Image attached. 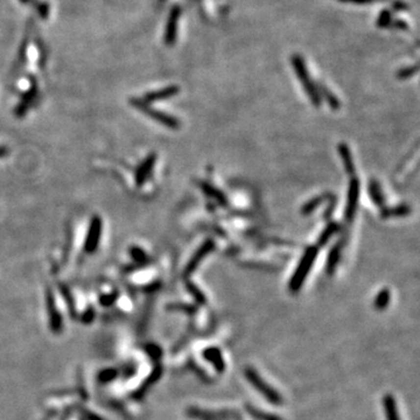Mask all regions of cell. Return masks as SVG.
<instances>
[{
	"instance_id": "obj_1",
	"label": "cell",
	"mask_w": 420,
	"mask_h": 420,
	"mask_svg": "<svg viewBox=\"0 0 420 420\" xmlns=\"http://www.w3.org/2000/svg\"><path fill=\"white\" fill-rule=\"evenodd\" d=\"M319 253V247L317 245H312L308 247L303 252L301 259H300L298 266H296V271L291 278L290 283H288V290L292 293H298L301 290L302 285L305 284L306 278L311 272V270L314 265L315 259H317Z\"/></svg>"
},
{
	"instance_id": "obj_2",
	"label": "cell",
	"mask_w": 420,
	"mask_h": 420,
	"mask_svg": "<svg viewBox=\"0 0 420 420\" xmlns=\"http://www.w3.org/2000/svg\"><path fill=\"white\" fill-rule=\"evenodd\" d=\"M244 375L245 378L247 379V382H249L270 404L275 406H279L283 404V397H281V395L275 390L273 386L268 384V382L259 375L258 371H257L254 368H245Z\"/></svg>"
},
{
	"instance_id": "obj_3",
	"label": "cell",
	"mask_w": 420,
	"mask_h": 420,
	"mask_svg": "<svg viewBox=\"0 0 420 420\" xmlns=\"http://www.w3.org/2000/svg\"><path fill=\"white\" fill-rule=\"evenodd\" d=\"M292 64H293L294 72H296V76H298V78L300 79V81H301L302 87H303V89H305L307 96L311 98L313 105H314L315 108H320L321 106V97L318 93L317 84H314V82H313L311 77H309L303 60L299 56V55H294V56L292 57Z\"/></svg>"
},
{
	"instance_id": "obj_4",
	"label": "cell",
	"mask_w": 420,
	"mask_h": 420,
	"mask_svg": "<svg viewBox=\"0 0 420 420\" xmlns=\"http://www.w3.org/2000/svg\"><path fill=\"white\" fill-rule=\"evenodd\" d=\"M131 104H132L134 108L140 110V111L145 113L146 116H148V117L154 119L155 122L160 123V124L164 125V126L174 128V130H176V128L180 127L179 119H176L175 117H173V116L171 115H167V113L159 111V110L151 108V106L148 105V103L144 102V100L132 99L131 100Z\"/></svg>"
},
{
	"instance_id": "obj_5",
	"label": "cell",
	"mask_w": 420,
	"mask_h": 420,
	"mask_svg": "<svg viewBox=\"0 0 420 420\" xmlns=\"http://www.w3.org/2000/svg\"><path fill=\"white\" fill-rule=\"evenodd\" d=\"M187 415L191 418L200 419V420H231V419H240L241 415L237 411L232 410H219V411H210V410H201L198 407H189L187 410Z\"/></svg>"
},
{
	"instance_id": "obj_6",
	"label": "cell",
	"mask_w": 420,
	"mask_h": 420,
	"mask_svg": "<svg viewBox=\"0 0 420 420\" xmlns=\"http://www.w3.org/2000/svg\"><path fill=\"white\" fill-rule=\"evenodd\" d=\"M358 200H360V181L355 176H352L350 182H349L347 205H346L345 209V219L347 220L348 222H351V221L355 219Z\"/></svg>"
},
{
	"instance_id": "obj_7",
	"label": "cell",
	"mask_w": 420,
	"mask_h": 420,
	"mask_svg": "<svg viewBox=\"0 0 420 420\" xmlns=\"http://www.w3.org/2000/svg\"><path fill=\"white\" fill-rule=\"evenodd\" d=\"M214 247H215V243H214L213 240L204 241L203 243H202L201 247L195 251V253L193 254L192 258L189 259L188 264L186 265L185 275L189 277V275L194 273V272L196 271V269L198 268V265H200L202 260H203L204 257H207L208 254H209L211 251L214 250Z\"/></svg>"
},
{
	"instance_id": "obj_8",
	"label": "cell",
	"mask_w": 420,
	"mask_h": 420,
	"mask_svg": "<svg viewBox=\"0 0 420 420\" xmlns=\"http://www.w3.org/2000/svg\"><path fill=\"white\" fill-rule=\"evenodd\" d=\"M100 234H102V220H100L99 216H94L93 219H91L87 238H85V252L93 253L96 251L98 244H99Z\"/></svg>"
},
{
	"instance_id": "obj_9",
	"label": "cell",
	"mask_w": 420,
	"mask_h": 420,
	"mask_svg": "<svg viewBox=\"0 0 420 420\" xmlns=\"http://www.w3.org/2000/svg\"><path fill=\"white\" fill-rule=\"evenodd\" d=\"M202 356L213 366L217 373H223L226 369V364L223 358L222 350L219 347H208L202 351Z\"/></svg>"
},
{
	"instance_id": "obj_10",
	"label": "cell",
	"mask_w": 420,
	"mask_h": 420,
	"mask_svg": "<svg viewBox=\"0 0 420 420\" xmlns=\"http://www.w3.org/2000/svg\"><path fill=\"white\" fill-rule=\"evenodd\" d=\"M155 159L156 155L154 153H152V154H149L147 158L144 160L142 164H140V166L138 167V170L136 172V183L137 186H142L145 183V181L148 179V176L151 175L153 167H154L155 164Z\"/></svg>"
},
{
	"instance_id": "obj_11",
	"label": "cell",
	"mask_w": 420,
	"mask_h": 420,
	"mask_svg": "<svg viewBox=\"0 0 420 420\" xmlns=\"http://www.w3.org/2000/svg\"><path fill=\"white\" fill-rule=\"evenodd\" d=\"M200 188L202 189V192H203L205 195L209 196V198H213V200H215L221 207H226V205H228V198H226V196L223 194L220 189H217L216 187L210 185V183L205 182V181H201Z\"/></svg>"
},
{
	"instance_id": "obj_12",
	"label": "cell",
	"mask_w": 420,
	"mask_h": 420,
	"mask_svg": "<svg viewBox=\"0 0 420 420\" xmlns=\"http://www.w3.org/2000/svg\"><path fill=\"white\" fill-rule=\"evenodd\" d=\"M47 307L49 312V317H50L51 328H53V330H55V332H59L61 328V317L56 309L54 296L53 293H51L50 288H48L47 291Z\"/></svg>"
},
{
	"instance_id": "obj_13",
	"label": "cell",
	"mask_w": 420,
	"mask_h": 420,
	"mask_svg": "<svg viewBox=\"0 0 420 420\" xmlns=\"http://www.w3.org/2000/svg\"><path fill=\"white\" fill-rule=\"evenodd\" d=\"M341 251H342V244L341 242L334 245L330 249L329 253L327 257V263H326V272L328 275H332L335 272V270L339 265L340 258H341Z\"/></svg>"
},
{
	"instance_id": "obj_14",
	"label": "cell",
	"mask_w": 420,
	"mask_h": 420,
	"mask_svg": "<svg viewBox=\"0 0 420 420\" xmlns=\"http://www.w3.org/2000/svg\"><path fill=\"white\" fill-rule=\"evenodd\" d=\"M339 153H340V156H341V160H342L343 167H345V171L347 172L349 175L352 177L354 176L356 168H355V164H354V160H352L350 149H349V146L347 145V144L346 143L340 144L339 145Z\"/></svg>"
},
{
	"instance_id": "obj_15",
	"label": "cell",
	"mask_w": 420,
	"mask_h": 420,
	"mask_svg": "<svg viewBox=\"0 0 420 420\" xmlns=\"http://www.w3.org/2000/svg\"><path fill=\"white\" fill-rule=\"evenodd\" d=\"M383 407L385 411L386 420H400L399 413H398V407L396 403V398L392 395L388 394L383 397Z\"/></svg>"
},
{
	"instance_id": "obj_16",
	"label": "cell",
	"mask_w": 420,
	"mask_h": 420,
	"mask_svg": "<svg viewBox=\"0 0 420 420\" xmlns=\"http://www.w3.org/2000/svg\"><path fill=\"white\" fill-rule=\"evenodd\" d=\"M411 213V208L407 204H398L392 208L383 207L381 211L382 219H391V217H405Z\"/></svg>"
},
{
	"instance_id": "obj_17",
	"label": "cell",
	"mask_w": 420,
	"mask_h": 420,
	"mask_svg": "<svg viewBox=\"0 0 420 420\" xmlns=\"http://www.w3.org/2000/svg\"><path fill=\"white\" fill-rule=\"evenodd\" d=\"M180 89L175 87V85H172V87L168 88H164L161 89V90L154 91V93L151 94H147L145 96V99H144V102L149 103V102H154V100H159V99H165V98H170L175 96V95L179 93Z\"/></svg>"
},
{
	"instance_id": "obj_18",
	"label": "cell",
	"mask_w": 420,
	"mask_h": 420,
	"mask_svg": "<svg viewBox=\"0 0 420 420\" xmlns=\"http://www.w3.org/2000/svg\"><path fill=\"white\" fill-rule=\"evenodd\" d=\"M369 195H370V198H371L372 202L377 205V207L379 208L385 207V198H384V194H383V191L381 188V185L378 183V181L376 180L370 181Z\"/></svg>"
},
{
	"instance_id": "obj_19",
	"label": "cell",
	"mask_w": 420,
	"mask_h": 420,
	"mask_svg": "<svg viewBox=\"0 0 420 420\" xmlns=\"http://www.w3.org/2000/svg\"><path fill=\"white\" fill-rule=\"evenodd\" d=\"M340 230V224L336 222H330L329 224H328L326 228L323 229V231L321 232V235L319 236L318 241H317V247H323L324 245H326L328 242H329L330 238L333 237L334 235L336 234L337 231Z\"/></svg>"
},
{
	"instance_id": "obj_20",
	"label": "cell",
	"mask_w": 420,
	"mask_h": 420,
	"mask_svg": "<svg viewBox=\"0 0 420 420\" xmlns=\"http://www.w3.org/2000/svg\"><path fill=\"white\" fill-rule=\"evenodd\" d=\"M317 89H318L319 95H320V97L326 98L328 105H329L333 110H339L341 108V103H340L339 98H337L335 95H334L332 91L326 87V85H323L322 83H319L317 85Z\"/></svg>"
},
{
	"instance_id": "obj_21",
	"label": "cell",
	"mask_w": 420,
	"mask_h": 420,
	"mask_svg": "<svg viewBox=\"0 0 420 420\" xmlns=\"http://www.w3.org/2000/svg\"><path fill=\"white\" fill-rule=\"evenodd\" d=\"M186 288L188 291L189 294L193 296V299L195 300V302L198 306H205L208 303V299L205 296V294L200 290V287L198 285L193 283L191 280L186 281Z\"/></svg>"
},
{
	"instance_id": "obj_22",
	"label": "cell",
	"mask_w": 420,
	"mask_h": 420,
	"mask_svg": "<svg viewBox=\"0 0 420 420\" xmlns=\"http://www.w3.org/2000/svg\"><path fill=\"white\" fill-rule=\"evenodd\" d=\"M247 413H249V415L256 420H284L278 415L265 412L264 410H259L252 405H249V404L247 405Z\"/></svg>"
},
{
	"instance_id": "obj_23",
	"label": "cell",
	"mask_w": 420,
	"mask_h": 420,
	"mask_svg": "<svg viewBox=\"0 0 420 420\" xmlns=\"http://www.w3.org/2000/svg\"><path fill=\"white\" fill-rule=\"evenodd\" d=\"M328 198H329V196H327V195L315 196V198H313L312 200H309L308 202H306V203L302 205L301 214H302V215H305V216L309 215V214H312L313 211L317 209L318 207H320V205L322 204L323 202L328 201Z\"/></svg>"
},
{
	"instance_id": "obj_24",
	"label": "cell",
	"mask_w": 420,
	"mask_h": 420,
	"mask_svg": "<svg viewBox=\"0 0 420 420\" xmlns=\"http://www.w3.org/2000/svg\"><path fill=\"white\" fill-rule=\"evenodd\" d=\"M390 300L391 292L389 291V288H383V290L379 291V293L377 294L375 302H373V307H375L377 311H384L389 306V303H390Z\"/></svg>"
},
{
	"instance_id": "obj_25",
	"label": "cell",
	"mask_w": 420,
	"mask_h": 420,
	"mask_svg": "<svg viewBox=\"0 0 420 420\" xmlns=\"http://www.w3.org/2000/svg\"><path fill=\"white\" fill-rule=\"evenodd\" d=\"M177 18H179V8H174V11L172 12L171 14L170 23H168V26H167V34H166L167 42H173V40L175 39Z\"/></svg>"
},
{
	"instance_id": "obj_26",
	"label": "cell",
	"mask_w": 420,
	"mask_h": 420,
	"mask_svg": "<svg viewBox=\"0 0 420 420\" xmlns=\"http://www.w3.org/2000/svg\"><path fill=\"white\" fill-rule=\"evenodd\" d=\"M167 308L170 309V311L183 312V313H186V314H189V315L195 314V313L198 312V307H196V306L189 305V303H182V302L171 303V305L167 306Z\"/></svg>"
},
{
	"instance_id": "obj_27",
	"label": "cell",
	"mask_w": 420,
	"mask_h": 420,
	"mask_svg": "<svg viewBox=\"0 0 420 420\" xmlns=\"http://www.w3.org/2000/svg\"><path fill=\"white\" fill-rule=\"evenodd\" d=\"M130 254L132 257L133 260H136L138 264H147L148 263V256L145 253V251L138 247H133L130 249Z\"/></svg>"
},
{
	"instance_id": "obj_28",
	"label": "cell",
	"mask_w": 420,
	"mask_h": 420,
	"mask_svg": "<svg viewBox=\"0 0 420 420\" xmlns=\"http://www.w3.org/2000/svg\"><path fill=\"white\" fill-rule=\"evenodd\" d=\"M417 72H418V68H417V67H409V68L399 70V72H398V74H397V77L399 79L410 78L411 76L415 75Z\"/></svg>"
},
{
	"instance_id": "obj_29",
	"label": "cell",
	"mask_w": 420,
	"mask_h": 420,
	"mask_svg": "<svg viewBox=\"0 0 420 420\" xmlns=\"http://www.w3.org/2000/svg\"><path fill=\"white\" fill-rule=\"evenodd\" d=\"M390 20H391L390 12H389V11H384V12H382V14H381V15H379L378 25H379V26H381V27L388 26V25L390 24Z\"/></svg>"
},
{
	"instance_id": "obj_30",
	"label": "cell",
	"mask_w": 420,
	"mask_h": 420,
	"mask_svg": "<svg viewBox=\"0 0 420 420\" xmlns=\"http://www.w3.org/2000/svg\"><path fill=\"white\" fill-rule=\"evenodd\" d=\"M116 298H117V293L109 294V296H102V299H100V303H102V305H104V306H110L113 301H115Z\"/></svg>"
},
{
	"instance_id": "obj_31",
	"label": "cell",
	"mask_w": 420,
	"mask_h": 420,
	"mask_svg": "<svg viewBox=\"0 0 420 420\" xmlns=\"http://www.w3.org/2000/svg\"><path fill=\"white\" fill-rule=\"evenodd\" d=\"M346 2H354V4H369V2L375 1V0H341Z\"/></svg>"
},
{
	"instance_id": "obj_32",
	"label": "cell",
	"mask_w": 420,
	"mask_h": 420,
	"mask_svg": "<svg viewBox=\"0 0 420 420\" xmlns=\"http://www.w3.org/2000/svg\"><path fill=\"white\" fill-rule=\"evenodd\" d=\"M8 154V148L6 146H0V158H4Z\"/></svg>"
}]
</instances>
